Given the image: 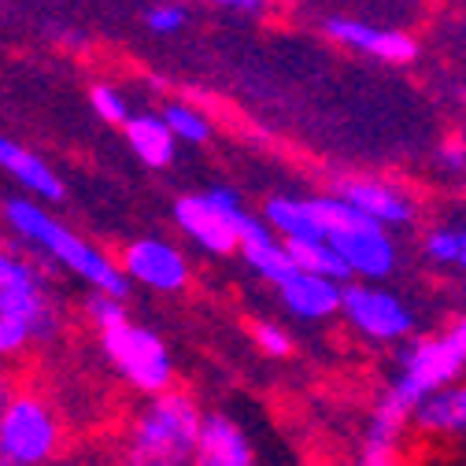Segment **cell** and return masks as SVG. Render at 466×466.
Returning a JSON list of instances; mask_svg holds the SVG:
<instances>
[{
	"instance_id": "1",
	"label": "cell",
	"mask_w": 466,
	"mask_h": 466,
	"mask_svg": "<svg viewBox=\"0 0 466 466\" xmlns=\"http://www.w3.org/2000/svg\"><path fill=\"white\" fill-rule=\"evenodd\" d=\"M462 374H466V311L441 333L403 340L400 356L392 363V374H389V385H385L374 415H370V426H367V455L381 462L400 444L403 430H411L415 403L426 392H433Z\"/></svg>"
},
{
	"instance_id": "2",
	"label": "cell",
	"mask_w": 466,
	"mask_h": 466,
	"mask_svg": "<svg viewBox=\"0 0 466 466\" xmlns=\"http://www.w3.org/2000/svg\"><path fill=\"white\" fill-rule=\"evenodd\" d=\"M0 218H5V229L19 245H26L48 267L89 285V293H107V297H123V300L130 297V281L119 267V256H107L100 245L82 238L64 218H56L48 204L23 193V197L5 200Z\"/></svg>"
},
{
	"instance_id": "3",
	"label": "cell",
	"mask_w": 466,
	"mask_h": 466,
	"mask_svg": "<svg viewBox=\"0 0 466 466\" xmlns=\"http://www.w3.org/2000/svg\"><path fill=\"white\" fill-rule=\"evenodd\" d=\"M86 315L96 329L104 360L115 367V374H119L134 392L156 396L163 389H174V356H170L167 340L156 329L137 326L127 315L123 297L89 293Z\"/></svg>"
},
{
	"instance_id": "4",
	"label": "cell",
	"mask_w": 466,
	"mask_h": 466,
	"mask_svg": "<svg viewBox=\"0 0 466 466\" xmlns=\"http://www.w3.org/2000/svg\"><path fill=\"white\" fill-rule=\"evenodd\" d=\"M204 411L189 392L163 389L137 407L119 437V466H197Z\"/></svg>"
},
{
	"instance_id": "5",
	"label": "cell",
	"mask_w": 466,
	"mask_h": 466,
	"mask_svg": "<svg viewBox=\"0 0 466 466\" xmlns=\"http://www.w3.org/2000/svg\"><path fill=\"white\" fill-rule=\"evenodd\" d=\"M56 319L45 267L12 248L0 259V363H15L45 344Z\"/></svg>"
},
{
	"instance_id": "6",
	"label": "cell",
	"mask_w": 466,
	"mask_h": 466,
	"mask_svg": "<svg viewBox=\"0 0 466 466\" xmlns=\"http://www.w3.org/2000/svg\"><path fill=\"white\" fill-rule=\"evenodd\" d=\"M326 204V241L337 252L348 281H389L400 267V245L396 233L381 222L360 215L340 193H322Z\"/></svg>"
},
{
	"instance_id": "7",
	"label": "cell",
	"mask_w": 466,
	"mask_h": 466,
	"mask_svg": "<svg viewBox=\"0 0 466 466\" xmlns=\"http://www.w3.org/2000/svg\"><path fill=\"white\" fill-rule=\"evenodd\" d=\"M64 455V419L37 389H15L0 415V466H52Z\"/></svg>"
},
{
	"instance_id": "8",
	"label": "cell",
	"mask_w": 466,
	"mask_h": 466,
	"mask_svg": "<svg viewBox=\"0 0 466 466\" xmlns=\"http://www.w3.org/2000/svg\"><path fill=\"white\" fill-rule=\"evenodd\" d=\"M174 226L178 233L200 252L208 256H238L241 248V233L252 218V211L241 204V197L229 186H211L197 193H182L174 200Z\"/></svg>"
},
{
	"instance_id": "9",
	"label": "cell",
	"mask_w": 466,
	"mask_h": 466,
	"mask_svg": "<svg viewBox=\"0 0 466 466\" xmlns=\"http://www.w3.org/2000/svg\"><path fill=\"white\" fill-rule=\"evenodd\" d=\"M337 319L360 340H367L374 348H392V344H403L419 333L415 304L392 293L385 281H360V278L344 281Z\"/></svg>"
},
{
	"instance_id": "10",
	"label": "cell",
	"mask_w": 466,
	"mask_h": 466,
	"mask_svg": "<svg viewBox=\"0 0 466 466\" xmlns=\"http://www.w3.org/2000/svg\"><path fill=\"white\" fill-rule=\"evenodd\" d=\"M360 215L381 222L385 229H415L422 218V200L396 178H381V174H348L333 186Z\"/></svg>"
},
{
	"instance_id": "11",
	"label": "cell",
	"mask_w": 466,
	"mask_h": 466,
	"mask_svg": "<svg viewBox=\"0 0 466 466\" xmlns=\"http://www.w3.org/2000/svg\"><path fill=\"white\" fill-rule=\"evenodd\" d=\"M319 26H322L326 41H333L337 48L352 52V56H363V60H374L385 67H407L419 60V41L407 30L378 26V23H367L356 15H326Z\"/></svg>"
},
{
	"instance_id": "12",
	"label": "cell",
	"mask_w": 466,
	"mask_h": 466,
	"mask_svg": "<svg viewBox=\"0 0 466 466\" xmlns=\"http://www.w3.org/2000/svg\"><path fill=\"white\" fill-rule=\"evenodd\" d=\"M119 267L134 285L148 289L156 297H170V293H182L193 278L189 256L182 252V245H174L167 238H134L123 252H119Z\"/></svg>"
},
{
	"instance_id": "13",
	"label": "cell",
	"mask_w": 466,
	"mask_h": 466,
	"mask_svg": "<svg viewBox=\"0 0 466 466\" xmlns=\"http://www.w3.org/2000/svg\"><path fill=\"white\" fill-rule=\"evenodd\" d=\"M267 285L274 289V297L285 308V315H293L304 326L329 322L340 311V285L344 281H337L329 274H319V270H311V267H304L297 259L289 263L285 270H278Z\"/></svg>"
},
{
	"instance_id": "14",
	"label": "cell",
	"mask_w": 466,
	"mask_h": 466,
	"mask_svg": "<svg viewBox=\"0 0 466 466\" xmlns=\"http://www.w3.org/2000/svg\"><path fill=\"white\" fill-rule=\"evenodd\" d=\"M411 430L422 441H466V378H455L433 392H426L415 411H411Z\"/></svg>"
},
{
	"instance_id": "15",
	"label": "cell",
	"mask_w": 466,
	"mask_h": 466,
	"mask_svg": "<svg viewBox=\"0 0 466 466\" xmlns=\"http://www.w3.org/2000/svg\"><path fill=\"white\" fill-rule=\"evenodd\" d=\"M0 170H5L26 197H34L41 204H64L67 200V186L60 178V170L8 134H0Z\"/></svg>"
},
{
	"instance_id": "16",
	"label": "cell",
	"mask_w": 466,
	"mask_h": 466,
	"mask_svg": "<svg viewBox=\"0 0 466 466\" xmlns=\"http://www.w3.org/2000/svg\"><path fill=\"white\" fill-rule=\"evenodd\" d=\"M197 466H256V451L248 433L229 415H204Z\"/></svg>"
},
{
	"instance_id": "17",
	"label": "cell",
	"mask_w": 466,
	"mask_h": 466,
	"mask_svg": "<svg viewBox=\"0 0 466 466\" xmlns=\"http://www.w3.org/2000/svg\"><path fill=\"white\" fill-rule=\"evenodd\" d=\"M123 137H127L130 152L148 170H167L174 159H178V148H182L159 111H134L123 123Z\"/></svg>"
},
{
	"instance_id": "18",
	"label": "cell",
	"mask_w": 466,
	"mask_h": 466,
	"mask_svg": "<svg viewBox=\"0 0 466 466\" xmlns=\"http://www.w3.org/2000/svg\"><path fill=\"white\" fill-rule=\"evenodd\" d=\"M238 256H241L245 267H248L256 278H263V281H270L278 270H285L289 263H293V252H289V245L263 222V215H252V218H248V226H245V233H241Z\"/></svg>"
},
{
	"instance_id": "19",
	"label": "cell",
	"mask_w": 466,
	"mask_h": 466,
	"mask_svg": "<svg viewBox=\"0 0 466 466\" xmlns=\"http://www.w3.org/2000/svg\"><path fill=\"white\" fill-rule=\"evenodd\" d=\"M159 115L167 119L170 134L178 137V145H186V148H204V145L215 137L211 115H208L200 104L186 100V96H167V100L159 104Z\"/></svg>"
},
{
	"instance_id": "20",
	"label": "cell",
	"mask_w": 466,
	"mask_h": 466,
	"mask_svg": "<svg viewBox=\"0 0 466 466\" xmlns=\"http://www.w3.org/2000/svg\"><path fill=\"white\" fill-rule=\"evenodd\" d=\"M462 245V222H433L422 229V259L437 270H455Z\"/></svg>"
},
{
	"instance_id": "21",
	"label": "cell",
	"mask_w": 466,
	"mask_h": 466,
	"mask_svg": "<svg viewBox=\"0 0 466 466\" xmlns=\"http://www.w3.org/2000/svg\"><path fill=\"white\" fill-rule=\"evenodd\" d=\"M89 107H93L96 119L107 123V127H123L130 115L137 111L134 100H130V93L119 82H107V78L89 86Z\"/></svg>"
},
{
	"instance_id": "22",
	"label": "cell",
	"mask_w": 466,
	"mask_h": 466,
	"mask_svg": "<svg viewBox=\"0 0 466 466\" xmlns=\"http://www.w3.org/2000/svg\"><path fill=\"white\" fill-rule=\"evenodd\" d=\"M145 30L156 37H170V34H182L189 26V5L186 0H156V5L145 8L141 15Z\"/></svg>"
},
{
	"instance_id": "23",
	"label": "cell",
	"mask_w": 466,
	"mask_h": 466,
	"mask_svg": "<svg viewBox=\"0 0 466 466\" xmlns=\"http://www.w3.org/2000/svg\"><path fill=\"white\" fill-rule=\"evenodd\" d=\"M252 340H256L259 352L270 356V360H289V356L297 352V337L289 333V326L270 322V319H259V322L252 326Z\"/></svg>"
},
{
	"instance_id": "24",
	"label": "cell",
	"mask_w": 466,
	"mask_h": 466,
	"mask_svg": "<svg viewBox=\"0 0 466 466\" xmlns=\"http://www.w3.org/2000/svg\"><path fill=\"white\" fill-rule=\"evenodd\" d=\"M197 5L222 8V12H233V15H248V19H263L270 12V0H197Z\"/></svg>"
},
{
	"instance_id": "25",
	"label": "cell",
	"mask_w": 466,
	"mask_h": 466,
	"mask_svg": "<svg viewBox=\"0 0 466 466\" xmlns=\"http://www.w3.org/2000/svg\"><path fill=\"white\" fill-rule=\"evenodd\" d=\"M437 163H441L448 174H466V141H462V137H448V141L437 148Z\"/></svg>"
},
{
	"instance_id": "26",
	"label": "cell",
	"mask_w": 466,
	"mask_h": 466,
	"mask_svg": "<svg viewBox=\"0 0 466 466\" xmlns=\"http://www.w3.org/2000/svg\"><path fill=\"white\" fill-rule=\"evenodd\" d=\"M15 389H19V385H15L12 370H8V363H0V415H5V407H8V400H12Z\"/></svg>"
},
{
	"instance_id": "27",
	"label": "cell",
	"mask_w": 466,
	"mask_h": 466,
	"mask_svg": "<svg viewBox=\"0 0 466 466\" xmlns=\"http://www.w3.org/2000/svg\"><path fill=\"white\" fill-rule=\"evenodd\" d=\"M455 274L466 281V222H462V245H459V259H455Z\"/></svg>"
},
{
	"instance_id": "28",
	"label": "cell",
	"mask_w": 466,
	"mask_h": 466,
	"mask_svg": "<svg viewBox=\"0 0 466 466\" xmlns=\"http://www.w3.org/2000/svg\"><path fill=\"white\" fill-rule=\"evenodd\" d=\"M12 248H15V238H12V233H0V259H5Z\"/></svg>"
},
{
	"instance_id": "29",
	"label": "cell",
	"mask_w": 466,
	"mask_h": 466,
	"mask_svg": "<svg viewBox=\"0 0 466 466\" xmlns=\"http://www.w3.org/2000/svg\"><path fill=\"white\" fill-rule=\"evenodd\" d=\"M52 466H86V462H75V459H56Z\"/></svg>"
}]
</instances>
